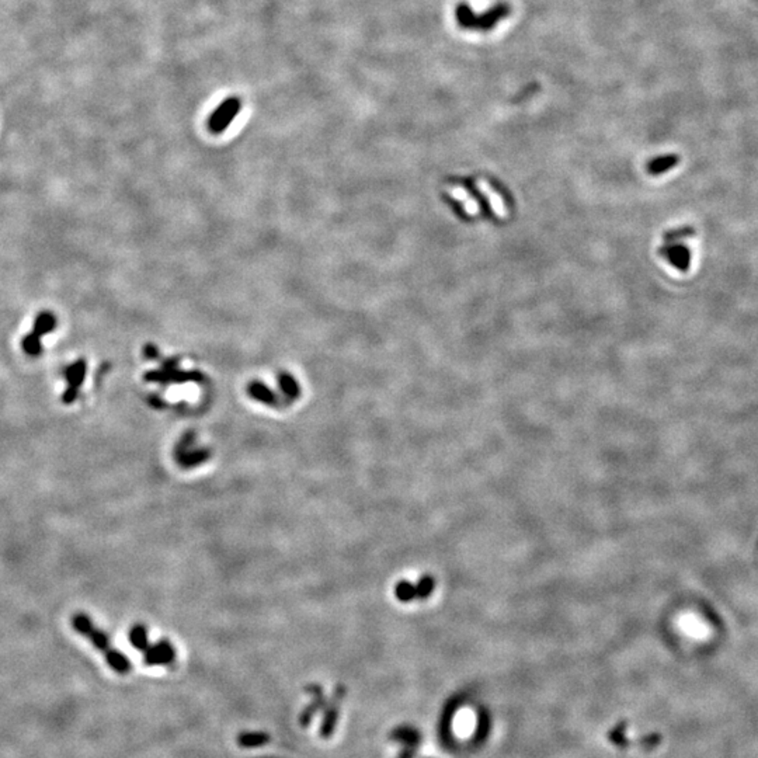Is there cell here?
I'll list each match as a JSON object with an SVG mask.
<instances>
[{
    "instance_id": "cell-1",
    "label": "cell",
    "mask_w": 758,
    "mask_h": 758,
    "mask_svg": "<svg viewBox=\"0 0 758 758\" xmlns=\"http://www.w3.org/2000/svg\"><path fill=\"white\" fill-rule=\"evenodd\" d=\"M72 625L75 631L87 637L93 643V646L106 656L107 663L113 670H116L120 674H126L131 670L129 659L126 654L120 653L117 649L110 646L109 636L104 632L97 630L86 614H82V613L75 614L72 618Z\"/></svg>"
},
{
    "instance_id": "cell-2",
    "label": "cell",
    "mask_w": 758,
    "mask_h": 758,
    "mask_svg": "<svg viewBox=\"0 0 758 758\" xmlns=\"http://www.w3.org/2000/svg\"><path fill=\"white\" fill-rule=\"evenodd\" d=\"M242 109V99L238 96H231L225 99L211 114L208 120V128L214 133L225 131L232 120L239 114Z\"/></svg>"
},
{
    "instance_id": "cell-3",
    "label": "cell",
    "mask_w": 758,
    "mask_h": 758,
    "mask_svg": "<svg viewBox=\"0 0 758 758\" xmlns=\"http://www.w3.org/2000/svg\"><path fill=\"white\" fill-rule=\"evenodd\" d=\"M86 371H87V366H86V361L83 358L75 361L73 364H70V366H67L65 368L63 375L66 378V389L63 390V403L70 405L77 399L79 389L82 388L83 380L86 377Z\"/></svg>"
},
{
    "instance_id": "cell-4",
    "label": "cell",
    "mask_w": 758,
    "mask_h": 758,
    "mask_svg": "<svg viewBox=\"0 0 758 758\" xmlns=\"http://www.w3.org/2000/svg\"><path fill=\"white\" fill-rule=\"evenodd\" d=\"M510 14H511V6L507 1H498L496 4L489 7L482 14H476L473 31L489 33L493 28H496L498 24L503 18H507Z\"/></svg>"
},
{
    "instance_id": "cell-5",
    "label": "cell",
    "mask_w": 758,
    "mask_h": 758,
    "mask_svg": "<svg viewBox=\"0 0 758 758\" xmlns=\"http://www.w3.org/2000/svg\"><path fill=\"white\" fill-rule=\"evenodd\" d=\"M344 695H346V688L343 686H337L334 693H333V696L324 705L326 709H324V716H323V722H322V727H320V736L323 739L330 737L333 735V732H334V727H336L337 720H339L340 703H341Z\"/></svg>"
},
{
    "instance_id": "cell-6",
    "label": "cell",
    "mask_w": 758,
    "mask_h": 758,
    "mask_svg": "<svg viewBox=\"0 0 758 758\" xmlns=\"http://www.w3.org/2000/svg\"><path fill=\"white\" fill-rule=\"evenodd\" d=\"M433 587H434V583L430 577H424L422 578L416 586L409 583V581H400L397 586H396V597L397 600L403 601V603H409L414 598H426L430 595V593L433 591Z\"/></svg>"
},
{
    "instance_id": "cell-7",
    "label": "cell",
    "mask_w": 758,
    "mask_h": 758,
    "mask_svg": "<svg viewBox=\"0 0 758 758\" xmlns=\"http://www.w3.org/2000/svg\"><path fill=\"white\" fill-rule=\"evenodd\" d=\"M176 657L175 647L170 642L162 640L155 646H149L143 652V660L148 666H165L170 664Z\"/></svg>"
},
{
    "instance_id": "cell-8",
    "label": "cell",
    "mask_w": 758,
    "mask_h": 758,
    "mask_svg": "<svg viewBox=\"0 0 758 758\" xmlns=\"http://www.w3.org/2000/svg\"><path fill=\"white\" fill-rule=\"evenodd\" d=\"M679 628L688 636H693L695 639H705L709 637L712 633V627L699 615L696 614H684L679 618Z\"/></svg>"
},
{
    "instance_id": "cell-9",
    "label": "cell",
    "mask_w": 758,
    "mask_h": 758,
    "mask_svg": "<svg viewBox=\"0 0 758 758\" xmlns=\"http://www.w3.org/2000/svg\"><path fill=\"white\" fill-rule=\"evenodd\" d=\"M211 456V451L208 448H201V449H185V451H179V452H175V458L177 461V463L185 468V469H190V468H195L204 462H207Z\"/></svg>"
},
{
    "instance_id": "cell-10",
    "label": "cell",
    "mask_w": 758,
    "mask_h": 758,
    "mask_svg": "<svg viewBox=\"0 0 758 758\" xmlns=\"http://www.w3.org/2000/svg\"><path fill=\"white\" fill-rule=\"evenodd\" d=\"M307 691L314 695V701L304 709V712L301 713V719H300V723L302 727H307L309 726V723L312 722L314 716L319 712V709L322 706L326 705V699H324V694H323V690L316 686V684H311L309 687H307Z\"/></svg>"
},
{
    "instance_id": "cell-11",
    "label": "cell",
    "mask_w": 758,
    "mask_h": 758,
    "mask_svg": "<svg viewBox=\"0 0 758 758\" xmlns=\"http://www.w3.org/2000/svg\"><path fill=\"white\" fill-rule=\"evenodd\" d=\"M476 187H478V190H479V191L489 199L493 212H495L500 219L507 218L508 211H507V208L505 207V202H503L502 197L489 186V183H488L486 180H478V182H476Z\"/></svg>"
},
{
    "instance_id": "cell-12",
    "label": "cell",
    "mask_w": 758,
    "mask_h": 758,
    "mask_svg": "<svg viewBox=\"0 0 758 758\" xmlns=\"http://www.w3.org/2000/svg\"><path fill=\"white\" fill-rule=\"evenodd\" d=\"M390 739L397 743H402L405 749L414 750L420 745V733L416 729L409 727V726H400L395 729L390 735Z\"/></svg>"
},
{
    "instance_id": "cell-13",
    "label": "cell",
    "mask_w": 758,
    "mask_h": 758,
    "mask_svg": "<svg viewBox=\"0 0 758 758\" xmlns=\"http://www.w3.org/2000/svg\"><path fill=\"white\" fill-rule=\"evenodd\" d=\"M57 324H58L57 316L54 315L53 312H50V311H43L35 317L34 327H33L31 333L41 339L43 336L50 334L51 331H54L57 329Z\"/></svg>"
},
{
    "instance_id": "cell-14",
    "label": "cell",
    "mask_w": 758,
    "mask_h": 758,
    "mask_svg": "<svg viewBox=\"0 0 758 758\" xmlns=\"http://www.w3.org/2000/svg\"><path fill=\"white\" fill-rule=\"evenodd\" d=\"M455 18H456L458 26L462 30H469V31L475 30L476 13H475V10L472 9V6L469 3L461 1V3L456 4V7H455Z\"/></svg>"
},
{
    "instance_id": "cell-15",
    "label": "cell",
    "mask_w": 758,
    "mask_h": 758,
    "mask_svg": "<svg viewBox=\"0 0 758 758\" xmlns=\"http://www.w3.org/2000/svg\"><path fill=\"white\" fill-rule=\"evenodd\" d=\"M270 743V736L264 732H245L238 736V745L243 749L263 747Z\"/></svg>"
},
{
    "instance_id": "cell-16",
    "label": "cell",
    "mask_w": 758,
    "mask_h": 758,
    "mask_svg": "<svg viewBox=\"0 0 758 758\" xmlns=\"http://www.w3.org/2000/svg\"><path fill=\"white\" fill-rule=\"evenodd\" d=\"M448 194L455 198L456 201L462 202V207L468 215H476L479 212V205L475 202V199L468 194L466 190L462 187H451L448 190Z\"/></svg>"
},
{
    "instance_id": "cell-17",
    "label": "cell",
    "mask_w": 758,
    "mask_h": 758,
    "mask_svg": "<svg viewBox=\"0 0 758 758\" xmlns=\"http://www.w3.org/2000/svg\"><path fill=\"white\" fill-rule=\"evenodd\" d=\"M129 640H131V644L135 649H138L141 652H145L149 647V639H148L146 627H143L142 624L133 625L132 630L129 632Z\"/></svg>"
},
{
    "instance_id": "cell-18",
    "label": "cell",
    "mask_w": 758,
    "mask_h": 758,
    "mask_svg": "<svg viewBox=\"0 0 758 758\" xmlns=\"http://www.w3.org/2000/svg\"><path fill=\"white\" fill-rule=\"evenodd\" d=\"M677 163H679V156L677 155H667V156H661V158L653 160L649 165V169H650V173L660 175L663 172H667L669 169H671Z\"/></svg>"
},
{
    "instance_id": "cell-19",
    "label": "cell",
    "mask_w": 758,
    "mask_h": 758,
    "mask_svg": "<svg viewBox=\"0 0 758 758\" xmlns=\"http://www.w3.org/2000/svg\"><path fill=\"white\" fill-rule=\"evenodd\" d=\"M21 347H23V351L30 357H38L43 353L41 339L33 333H28L24 336L21 341Z\"/></svg>"
},
{
    "instance_id": "cell-20",
    "label": "cell",
    "mask_w": 758,
    "mask_h": 758,
    "mask_svg": "<svg viewBox=\"0 0 758 758\" xmlns=\"http://www.w3.org/2000/svg\"><path fill=\"white\" fill-rule=\"evenodd\" d=\"M670 257L673 258V263L681 268V270H687L688 268V264H690V252L684 248V246H676L671 249L670 253Z\"/></svg>"
},
{
    "instance_id": "cell-21",
    "label": "cell",
    "mask_w": 758,
    "mask_h": 758,
    "mask_svg": "<svg viewBox=\"0 0 758 758\" xmlns=\"http://www.w3.org/2000/svg\"><path fill=\"white\" fill-rule=\"evenodd\" d=\"M625 727H627V723L622 722L620 723L611 733H610V739L614 745H617L618 747H627L630 746V742L628 739L625 737Z\"/></svg>"
},
{
    "instance_id": "cell-22",
    "label": "cell",
    "mask_w": 758,
    "mask_h": 758,
    "mask_svg": "<svg viewBox=\"0 0 758 758\" xmlns=\"http://www.w3.org/2000/svg\"><path fill=\"white\" fill-rule=\"evenodd\" d=\"M639 743L642 746H644L646 749H653V747H656V746H659L661 743V736L659 733H652V735L643 737L642 740H639Z\"/></svg>"
},
{
    "instance_id": "cell-23",
    "label": "cell",
    "mask_w": 758,
    "mask_h": 758,
    "mask_svg": "<svg viewBox=\"0 0 758 758\" xmlns=\"http://www.w3.org/2000/svg\"><path fill=\"white\" fill-rule=\"evenodd\" d=\"M194 440H195V434H194V433H187V434H186V436H185V437H183V439L180 440V441H179V444L176 445V449H175V452H179V451H185V449H189V448H191V446H192V444H194Z\"/></svg>"
},
{
    "instance_id": "cell-24",
    "label": "cell",
    "mask_w": 758,
    "mask_h": 758,
    "mask_svg": "<svg viewBox=\"0 0 758 758\" xmlns=\"http://www.w3.org/2000/svg\"><path fill=\"white\" fill-rule=\"evenodd\" d=\"M414 757V750L413 749H403L402 753H400V757L399 758H413Z\"/></svg>"
}]
</instances>
